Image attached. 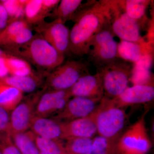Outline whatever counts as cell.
Returning a JSON list of instances; mask_svg holds the SVG:
<instances>
[{"label": "cell", "mask_w": 154, "mask_h": 154, "mask_svg": "<svg viewBox=\"0 0 154 154\" xmlns=\"http://www.w3.org/2000/svg\"><path fill=\"white\" fill-rule=\"evenodd\" d=\"M69 52L82 57L87 55L92 38L110 24V0L91 1L81 6L72 19Z\"/></svg>", "instance_id": "obj_1"}, {"label": "cell", "mask_w": 154, "mask_h": 154, "mask_svg": "<svg viewBox=\"0 0 154 154\" xmlns=\"http://www.w3.org/2000/svg\"><path fill=\"white\" fill-rule=\"evenodd\" d=\"M7 50L10 54L32 64L46 76L63 63L65 58L37 33L25 44Z\"/></svg>", "instance_id": "obj_2"}, {"label": "cell", "mask_w": 154, "mask_h": 154, "mask_svg": "<svg viewBox=\"0 0 154 154\" xmlns=\"http://www.w3.org/2000/svg\"><path fill=\"white\" fill-rule=\"evenodd\" d=\"M97 135L105 139L111 154H116V147L122 134L126 115L113 99L103 96L93 113Z\"/></svg>", "instance_id": "obj_3"}, {"label": "cell", "mask_w": 154, "mask_h": 154, "mask_svg": "<svg viewBox=\"0 0 154 154\" xmlns=\"http://www.w3.org/2000/svg\"><path fill=\"white\" fill-rule=\"evenodd\" d=\"M89 64L84 60H69L50 72L43 90L63 91L70 89L81 77L89 74Z\"/></svg>", "instance_id": "obj_4"}, {"label": "cell", "mask_w": 154, "mask_h": 154, "mask_svg": "<svg viewBox=\"0 0 154 154\" xmlns=\"http://www.w3.org/2000/svg\"><path fill=\"white\" fill-rule=\"evenodd\" d=\"M133 68L128 62L118 58L97 69L102 78L104 96L115 99L128 87Z\"/></svg>", "instance_id": "obj_5"}, {"label": "cell", "mask_w": 154, "mask_h": 154, "mask_svg": "<svg viewBox=\"0 0 154 154\" xmlns=\"http://www.w3.org/2000/svg\"><path fill=\"white\" fill-rule=\"evenodd\" d=\"M115 36L110 24L96 34L89 42L87 55L97 69L118 59V43Z\"/></svg>", "instance_id": "obj_6"}, {"label": "cell", "mask_w": 154, "mask_h": 154, "mask_svg": "<svg viewBox=\"0 0 154 154\" xmlns=\"http://www.w3.org/2000/svg\"><path fill=\"white\" fill-rule=\"evenodd\" d=\"M144 113L119 138L116 154H147L152 146L146 126Z\"/></svg>", "instance_id": "obj_7"}, {"label": "cell", "mask_w": 154, "mask_h": 154, "mask_svg": "<svg viewBox=\"0 0 154 154\" xmlns=\"http://www.w3.org/2000/svg\"><path fill=\"white\" fill-rule=\"evenodd\" d=\"M110 28L115 36L123 41H146L141 36L140 25L122 10L117 0H110Z\"/></svg>", "instance_id": "obj_8"}, {"label": "cell", "mask_w": 154, "mask_h": 154, "mask_svg": "<svg viewBox=\"0 0 154 154\" xmlns=\"http://www.w3.org/2000/svg\"><path fill=\"white\" fill-rule=\"evenodd\" d=\"M36 33L61 54L65 56L69 52L70 29L61 20L43 22L34 26Z\"/></svg>", "instance_id": "obj_9"}, {"label": "cell", "mask_w": 154, "mask_h": 154, "mask_svg": "<svg viewBox=\"0 0 154 154\" xmlns=\"http://www.w3.org/2000/svg\"><path fill=\"white\" fill-rule=\"evenodd\" d=\"M44 90L28 96L12 110L10 115L11 134L25 132L30 128L31 121L35 116V108Z\"/></svg>", "instance_id": "obj_10"}, {"label": "cell", "mask_w": 154, "mask_h": 154, "mask_svg": "<svg viewBox=\"0 0 154 154\" xmlns=\"http://www.w3.org/2000/svg\"><path fill=\"white\" fill-rule=\"evenodd\" d=\"M101 99L82 97H72L54 119L60 122H67L84 118L94 113Z\"/></svg>", "instance_id": "obj_11"}, {"label": "cell", "mask_w": 154, "mask_h": 154, "mask_svg": "<svg viewBox=\"0 0 154 154\" xmlns=\"http://www.w3.org/2000/svg\"><path fill=\"white\" fill-rule=\"evenodd\" d=\"M72 98L69 90L45 91L35 108V116L48 118L60 111Z\"/></svg>", "instance_id": "obj_12"}, {"label": "cell", "mask_w": 154, "mask_h": 154, "mask_svg": "<svg viewBox=\"0 0 154 154\" xmlns=\"http://www.w3.org/2000/svg\"><path fill=\"white\" fill-rule=\"evenodd\" d=\"M62 140L93 138L97 134L93 113L84 118L61 122Z\"/></svg>", "instance_id": "obj_13"}, {"label": "cell", "mask_w": 154, "mask_h": 154, "mask_svg": "<svg viewBox=\"0 0 154 154\" xmlns=\"http://www.w3.org/2000/svg\"><path fill=\"white\" fill-rule=\"evenodd\" d=\"M154 98L153 84L136 85L128 87L119 96L113 100L120 108L151 102Z\"/></svg>", "instance_id": "obj_14"}, {"label": "cell", "mask_w": 154, "mask_h": 154, "mask_svg": "<svg viewBox=\"0 0 154 154\" xmlns=\"http://www.w3.org/2000/svg\"><path fill=\"white\" fill-rule=\"evenodd\" d=\"M69 91L72 97L102 99L104 96V90L100 74L97 72L95 75L88 74L83 76Z\"/></svg>", "instance_id": "obj_15"}, {"label": "cell", "mask_w": 154, "mask_h": 154, "mask_svg": "<svg viewBox=\"0 0 154 154\" xmlns=\"http://www.w3.org/2000/svg\"><path fill=\"white\" fill-rule=\"evenodd\" d=\"M153 51L152 44L149 42L121 40L117 46V58L135 64L144 58L152 56Z\"/></svg>", "instance_id": "obj_16"}, {"label": "cell", "mask_w": 154, "mask_h": 154, "mask_svg": "<svg viewBox=\"0 0 154 154\" xmlns=\"http://www.w3.org/2000/svg\"><path fill=\"white\" fill-rule=\"evenodd\" d=\"M30 128L34 134L40 137L63 140L61 122L56 119L34 116Z\"/></svg>", "instance_id": "obj_17"}, {"label": "cell", "mask_w": 154, "mask_h": 154, "mask_svg": "<svg viewBox=\"0 0 154 154\" xmlns=\"http://www.w3.org/2000/svg\"><path fill=\"white\" fill-rule=\"evenodd\" d=\"M46 76L40 72H34L30 75L25 76H7L0 81L12 86L24 93L33 92L38 88L43 82V78Z\"/></svg>", "instance_id": "obj_18"}, {"label": "cell", "mask_w": 154, "mask_h": 154, "mask_svg": "<svg viewBox=\"0 0 154 154\" xmlns=\"http://www.w3.org/2000/svg\"><path fill=\"white\" fill-rule=\"evenodd\" d=\"M117 1L122 10L130 18L137 22L141 28L142 25L147 20L146 12L151 1L149 0H117Z\"/></svg>", "instance_id": "obj_19"}, {"label": "cell", "mask_w": 154, "mask_h": 154, "mask_svg": "<svg viewBox=\"0 0 154 154\" xmlns=\"http://www.w3.org/2000/svg\"><path fill=\"white\" fill-rule=\"evenodd\" d=\"M23 94L16 88L0 81V107L12 111L23 99Z\"/></svg>", "instance_id": "obj_20"}, {"label": "cell", "mask_w": 154, "mask_h": 154, "mask_svg": "<svg viewBox=\"0 0 154 154\" xmlns=\"http://www.w3.org/2000/svg\"><path fill=\"white\" fill-rule=\"evenodd\" d=\"M25 19L30 26H36L44 22L50 14L45 11L42 0H27L24 8Z\"/></svg>", "instance_id": "obj_21"}, {"label": "cell", "mask_w": 154, "mask_h": 154, "mask_svg": "<svg viewBox=\"0 0 154 154\" xmlns=\"http://www.w3.org/2000/svg\"><path fill=\"white\" fill-rule=\"evenodd\" d=\"M82 0H62L49 16L54 19H60L64 23L72 20L82 5Z\"/></svg>", "instance_id": "obj_22"}, {"label": "cell", "mask_w": 154, "mask_h": 154, "mask_svg": "<svg viewBox=\"0 0 154 154\" xmlns=\"http://www.w3.org/2000/svg\"><path fill=\"white\" fill-rule=\"evenodd\" d=\"M11 137L13 143L22 154H40L35 142L32 131L12 133Z\"/></svg>", "instance_id": "obj_23"}, {"label": "cell", "mask_w": 154, "mask_h": 154, "mask_svg": "<svg viewBox=\"0 0 154 154\" xmlns=\"http://www.w3.org/2000/svg\"><path fill=\"white\" fill-rule=\"evenodd\" d=\"M4 58L9 74L11 75H27L34 72L30 64L21 58L7 52Z\"/></svg>", "instance_id": "obj_24"}, {"label": "cell", "mask_w": 154, "mask_h": 154, "mask_svg": "<svg viewBox=\"0 0 154 154\" xmlns=\"http://www.w3.org/2000/svg\"><path fill=\"white\" fill-rule=\"evenodd\" d=\"M34 138L40 154H67L63 140L48 139L34 134Z\"/></svg>", "instance_id": "obj_25"}, {"label": "cell", "mask_w": 154, "mask_h": 154, "mask_svg": "<svg viewBox=\"0 0 154 154\" xmlns=\"http://www.w3.org/2000/svg\"><path fill=\"white\" fill-rule=\"evenodd\" d=\"M26 1L27 0L1 1L8 16V24L15 21L25 19L24 8Z\"/></svg>", "instance_id": "obj_26"}, {"label": "cell", "mask_w": 154, "mask_h": 154, "mask_svg": "<svg viewBox=\"0 0 154 154\" xmlns=\"http://www.w3.org/2000/svg\"><path fill=\"white\" fill-rule=\"evenodd\" d=\"M93 139L77 138L66 140L67 154H92Z\"/></svg>", "instance_id": "obj_27"}, {"label": "cell", "mask_w": 154, "mask_h": 154, "mask_svg": "<svg viewBox=\"0 0 154 154\" xmlns=\"http://www.w3.org/2000/svg\"><path fill=\"white\" fill-rule=\"evenodd\" d=\"M31 27L25 19L18 20L9 23L5 28L0 30V46L13 37L15 34L24 28Z\"/></svg>", "instance_id": "obj_28"}, {"label": "cell", "mask_w": 154, "mask_h": 154, "mask_svg": "<svg viewBox=\"0 0 154 154\" xmlns=\"http://www.w3.org/2000/svg\"><path fill=\"white\" fill-rule=\"evenodd\" d=\"M31 29V27H28L20 30L6 41L2 46L8 50L25 44L33 37Z\"/></svg>", "instance_id": "obj_29"}, {"label": "cell", "mask_w": 154, "mask_h": 154, "mask_svg": "<svg viewBox=\"0 0 154 154\" xmlns=\"http://www.w3.org/2000/svg\"><path fill=\"white\" fill-rule=\"evenodd\" d=\"M11 119L9 111L0 107V140L10 136Z\"/></svg>", "instance_id": "obj_30"}, {"label": "cell", "mask_w": 154, "mask_h": 154, "mask_svg": "<svg viewBox=\"0 0 154 154\" xmlns=\"http://www.w3.org/2000/svg\"><path fill=\"white\" fill-rule=\"evenodd\" d=\"M0 151L2 154H22L13 143L11 136L0 140Z\"/></svg>", "instance_id": "obj_31"}, {"label": "cell", "mask_w": 154, "mask_h": 154, "mask_svg": "<svg viewBox=\"0 0 154 154\" xmlns=\"http://www.w3.org/2000/svg\"><path fill=\"white\" fill-rule=\"evenodd\" d=\"M8 22V16L5 8L0 1V30L5 28Z\"/></svg>", "instance_id": "obj_32"}, {"label": "cell", "mask_w": 154, "mask_h": 154, "mask_svg": "<svg viewBox=\"0 0 154 154\" xmlns=\"http://www.w3.org/2000/svg\"><path fill=\"white\" fill-rule=\"evenodd\" d=\"M60 2L59 0H42V5L46 12L50 14L57 7Z\"/></svg>", "instance_id": "obj_33"}, {"label": "cell", "mask_w": 154, "mask_h": 154, "mask_svg": "<svg viewBox=\"0 0 154 154\" xmlns=\"http://www.w3.org/2000/svg\"><path fill=\"white\" fill-rule=\"evenodd\" d=\"M6 53L5 55L0 57V79L7 76L9 75L8 69L6 67L4 61V56Z\"/></svg>", "instance_id": "obj_34"}, {"label": "cell", "mask_w": 154, "mask_h": 154, "mask_svg": "<svg viewBox=\"0 0 154 154\" xmlns=\"http://www.w3.org/2000/svg\"><path fill=\"white\" fill-rule=\"evenodd\" d=\"M6 53V51H4L2 50V49H0V57L5 55Z\"/></svg>", "instance_id": "obj_35"}, {"label": "cell", "mask_w": 154, "mask_h": 154, "mask_svg": "<svg viewBox=\"0 0 154 154\" xmlns=\"http://www.w3.org/2000/svg\"><path fill=\"white\" fill-rule=\"evenodd\" d=\"M0 154H2V153H1V151H0Z\"/></svg>", "instance_id": "obj_36"}]
</instances>
